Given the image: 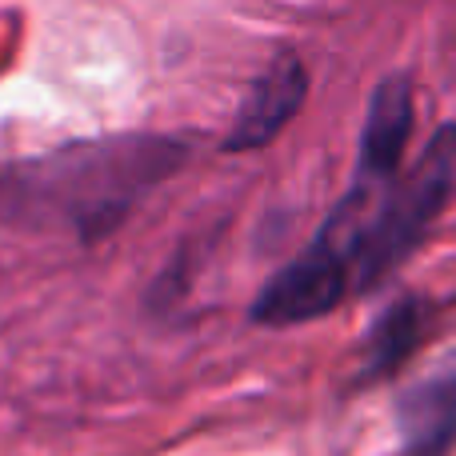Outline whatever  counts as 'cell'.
<instances>
[{
  "label": "cell",
  "mask_w": 456,
  "mask_h": 456,
  "mask_svg": "<svg viewBox=\"0 0 456 456\" xmlns=\"http://www.w3.org/2000/svg\"><path fill=\"white\" fill-rule=\"evenodd\" d=\"M348 297H353L348 268L329 248L308 240V248L300 256H292L281 273H273V281L256 292L248 316H252V324L289 329V324L321 321L332 308L345 305Z\"/></svg>",
  "instance_id": "3957f363"
},
{
  "label": "cell",
  "mask_w": 456,
  "mask_h": 456,
  "mask_svg": "<svg viewBox=\"0 0 456 456\" xmlns=\"http://www.w3.org/2000/svg\"><path fill=\"white\" fill-rule=\"evenodd\" d=\"M409 136H412V80L404 77V72H393V77L380 80L369 96L356 181L393 184L396 173H401Z\"/></svg>",
  "instance_id": "8992f818"
},
{
  "label": "cell",
  "mask_w": 456,
  "mask_h": 456,
  "mask_svg": "<svg viewBox=\"0 0 456 456\" xmlns=\"http://www.w3.org/2000/svg\"><path fill=\"white\" fill-rule=\"evenodd\" d=\"M401 456H452L456 452V356L441 361L428 377L412 380L396 396Z\"/></svg>",
  "instance_id": "5b68a950"
},
{
  "label": "cell",
  "mask_w": 456,
  "mask_h": 456,
  "mask_svg": "<svg viewBox=\"0 0 456 456\" xmlns=\"http://www.w3.org/2000/svg\"><path fill=\"white\" fill-rule=\"evenodd\" d=\"M176 136H109L45 157L0 160V228L101 240L184 165Z\"/></svg>",
  "instance_id": "6da1fadb"
},
{
  "label": "cell",
  "mask_w": 456,
  "mask_h": 456,
  "mask_svg": "<svg viewBox=\"0 0 456 456\" xmlns=\"http://www.w3.org/2000/svg\"><path fill=\"white\" fill-rule=\"evenodd\" d=\"M308 93V72L300 64V56L284 53L268 64L265 72L256 77V85L248 88V96L240 101L232 120V133L224 136V152H252L265 149L268 141L284 133L297 109L305 104Z\"/></svg>",
  "instance_id": "277c9868"
},
{
  "label": "cell",
  "mask_w": 456,
  "mask_h": 456,
  "mask_svg": "<svg viewBox=\"0 0 456 456\" xmlns=\"http://www.w3.org/2000/svg\"><path fill=\"white\" fill-rule=\"evenodd\" d=\"M456 189V125H441L428 136L420 160L396 184L372 197L356 232L353 292H369L420 248L425 232L441 216Z\"/></svg>",
  "instance_id": "7a4b0ae2"
},
{
  "label": "cell",
  "mask_w": 456,
  "mask_h": 456,
  "mask_svg": "<svg viewBox=\"0 0 456 456\" xmlns=\"http://www.w3.org/2000/svg\"><path fill=\"white\" fill-rule=\"evenodd\" d=\"M433 321V305L425 297H401L372 321L369 337H364V353H361V369L356 380L361 385H377V380L393 377L404 369L412 353L420 348Z\"/></svg>",
  "instance_id": "52a82bcc"
}]
</instances>
